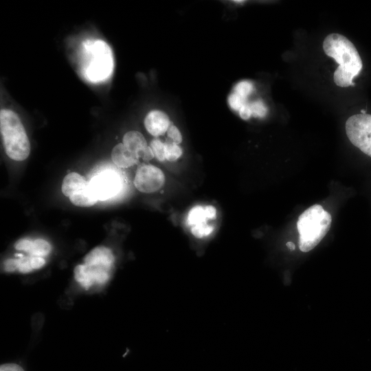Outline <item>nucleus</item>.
Wrapping results in <instances>:
<instances>
[{
  "label": "nucleus",
  "mask_w": 371,
  "mask_h": 371,
  "mask_svg": "<svg viewBox=\"0 0 371 371\" xmlns=\"http://www.w3.org/2000/svg\"><path fill=\"white\" fill-rule=\"evenodd\" d=\"M323 49L339 65L334 73L335 84L341 87L354 85L353 78L359 75L363 64L352 43L341 34H330L325 38Z\"/></svg>",
  "instance_id": "f257e3e1"
},
{
  "label": "nucleus",
  "mask_w": 371,
  "mask_h": 371,
  "mask_svg": "<svg viewBox=\"0 0 371 371\" xmlns=\"http://www.w3.org/2000/svg\"><path fill=\"white\" fill-rule=\"evenodd\" d=\"M80 69L89 82L107 80L113 70V53L109 45L100 39H87L80 49Z\"/></svg>",
  "instance_id": "f03ea898"
},
{
  "label": "nucleus",
  "mask_w": 371,
  "mask_h": 371,
  "mask_svg": "<svg viewBox=\"0 0 371 371\" xmlns=\"http://www.w3.org/2000/svg\"><path fill=\"white\" fill-rule=\"evenodd\" d=\"M331 215L320 205L306 210L298 218L299 247L303 252L313 249L329 231Z\"/></svg>",
  "instance_id": "7ed1b4c3"
},
{
  "label": "nucleus",
  "mask_w": 371,
  "mask_h": 371,
  "mask_svg": "<svg viewBox=\"0 0 371 371\" xmlns=\"http://www.w3.org/2000/svg\"><path fill=\"white\" fill-rule=\"evenodd\" d=\"M0 130L8 157L18 161L26 159L30 153V144L18 115L10 109H1Z\"/></svg>",
  "instance_id": "20e7f679"
},
{
  "label": "nucleus",
  "mask_w": 371,
  "mask_h": 371,
  "mask_svg": "<svg viewBox=\"0 0 371 371\" xmlns=\"http://www.w3.org/2000/svg\"><path fill=\"white\" fill-rule=\"evenodd\" d=\"M346 132L351 143L371 157V115L350 117L346 122Z\"/></svg>",
  "instance_id": "39448f33"
},
{
  "label": "nucleus",
  "mask_w": 371,
  "mask_h": 371,
  "mask_svg": "<svg viewBox=\"0 0 371 371\" xmlns=\"http://www.w3.org/2000/svg\"><path fill=\"white\" fill-rule=\"evenodd\" d=\"M216 216V210L212 205L193 207L187 217V223L190 228V232L196 239L208 237L213 232L214 225L208 221L214 220Z\"/></svg>",
  "instance_id": "423d86ee"
},
{
  "label": "nucleus",
  "mask_w": 371,
  "mask_h": 371,
  "mask_svg": "<svg viewBox=\"0 0 371 371\" xmlns=\"http://www.w3.org/2000/svg\"><path fill=\"white\" fill-rule=\"evenodd\" d=\"M89 190L98 200H106L116 194L120 188L118 175L112 171H104L89 181Z\"/></svg>",
  "instance_id": "0eeeda50"
},
{
  "label": "nucleus",
  "mask_w": 371,
  "mask_h": 371,
  "mask_svg": "<svg viewBox=\"0 0 371 371\" xmlns=\"http://www.w3.org/2000/svg\"><path fill=\"white\" fill-rule=\"evenodd\" d=\"M164 172L153 165L139 167L134 179V185L140 192L152 193L159 190L164 184Z\"/></svg>",
  "instance_id": "6e6552de"
},
{
  "label": "nucleus",
  "mask_w": 371,
  "mask_h": 371,
  "mask_svg": "<svg viewBox=\"0 0 371 371\" xmlns=\"http://www.w3.org/2000/svg\"><path fill=\"white\" fill-rule=\"evenodd\" d=\"M110 271L104 268L78 265L74 269L76 280L85 289L93 284H104L109 278Z\"/></svg>",
  "instance_id": "1a4fd4ad"
},
{
  "label": "nucleus",
  "mask_w": 371,
  "mask_h": 371,
  "mask_svg": "<svg viewBox=\"0 0 371 371\" xmlns=\"http://www.w3.org/2000/svg\"><path fill=\"white\" fill-rule=\"evenodd\" d=\"M84 264L95 266L111 271L114 263V256L111 250L104 246H98L91 249L85 257Z\"/></svg>",
  "instance_id": "9d476101"
},
{
  "label": "nucleus",
  "mask_w": 371,
  "mask_h": 371,
  "mask_svg": "<svg viewBox=\"0 0 371 371\" xmlns=\"http://www.w3.org/2000/svg\"><path fill=\"white\" fill-rule=\"evenodd\" d=\"M144 126L150 134L153 136H159L168 131L170 126V120L164 112L154 110L146 116Z\"/></svg>",
  "instance_id": "9b49d317"
},
{
  "label": "nucleus",
  "mask_w": 371,
  "mask_h": 371,
  "mask_svg": "<svg viewBox=\"0 0 371 371\" xmlns=\"http://www.w3.org/2000/svg\"><path fill=\"white\" fill-rule=\"evenodd\" d=\"M89 182L85 177L77 172H70L63 179L62 192L66 196L85 190L88 188Z\"/></svg>",
  "instance_id": "f8f14e48"
},
{
  "label": "nucleus",
  "mask_w": 371,
  "mask_h": 371,
  "mask_svg": "<svg viewBox=\"0 0 371 371\" xmlns=\"http://www.w3.org/2000/svg\"><path fill=\"white\" fill-rule=\"evenodd\" d=\"M136 154L130 151L123 143L115 145L111 152L113 162L120 168H128L135 164L138 161Z\"/></svg>",
  "instance_id": "ddd939ff"
},
{
  "label": "nucleus",
  "mask_w": 371,
  "mask_h": 371,
  "mask_svg": "<svg viewBox=\"0 0 371 371\" xmlns=\"http://www.w3.org/2000/svg\"><path fill=\"white\" fill-rule=\"evenodd\" d=\"M123 144L132 153L137 154L147 146L144 135L137 131H130L123 137Z\"/></svg>",
  "instance_id": "4468645a"
},
{
  "label": "nucleus",
  "mask_w": 371,
  "mask_h": 371,
  "mask_svg": "<svg viewBox=\"0 0 371 371\" xmlns=\"http://www.w3.org/2000/svg\"><path fill=\"white\" fill-rule=\"evenodd\" d=\"M69 198L74 205L79 207L92 206L98 201V199L89 191V187L87 190L76 193Z\"/></svg>",
  "instance_id": "2eb2a0df"
},
{
  "label": "nucleus",
  "mask_w": 371,
  "mask_h": 371,
  "mask_svg": "<svg viewBox=\"0 0 371 371\" xmlns=\"http://www.w3.org/2000/svg\"><path fill=\"white\" fill-rule=\"evenodd\" d=\"M52 250L51 245L45 240L38 238L32 240L29 254L34 256H45Z\"/></svg>",
  "instance_id": "dca6fc26"
},
{
  "label": "nucleus",
  "mask_w": 371,
  "mask_h": 371,
  "mask_svg": "<svg viewBox=\"0 0 371 371\" xmlns=\"http://www.w3.org/2000/svg\"><path fill=\"white\" fill-rule=\"evenodd\" d=\"M165 157L170 161L178 159L182 155V149L178 144L172 141H166L164 143Z\"/></svg>",
  "instance_id": "f3484780"
},
{
  "label": "nucleus",
  "mask_w": 371,
  "mask_h": 371,
  "mask_svg": "<svg viewBox=\"0 0 371 371\" xmlns=\"http://www.w3.org/2000/svg\"><path fill=\"white\" fill-rule=\"evenodd\" d=\"M155 157L160 161L166 159L164 143L158 139H154L150 142V146Z\"/></svg>",
  "instance_id": "a211bd4d"
},
{
  "label": "nucleus",
  "mask_w": 371,
  "mask_h": 371,
  "mask_svg": "<svg viewBox=\"0 0 371 371\" xmlns=\"http://www.w3.org/2000/svg\"><path fill=\"white\" fill-rule=\"evenodd\" d=\"M252 90V83L247 80H243L236 84L234 92L246 99V98L251 93Z\"/></svg>",
  "instance_id": "6ab92c4d"
},
{
  "label": "nucleus",
  "mask_w": 371,
  "mask_h": 371,
  "mask_svg": "<svg viewBox=\"0 0 371 371\" xmlns=\"http://www.w3.org/2000/svg\"><path fill=\"white\" fill-rule=\"evenodd\" d=\"M18 259V270L23 273H26L34 270L32 264V256H21Z\"/></svg>",
  "instance_id": "aec40b11"
},
{
  "label": "nucleus",
  "mask_w": 371,
  "mask_h": 371,
  "mask_svg": "<svg viewBox=\"0 0 371 371\" xmlns=\"http://www.w3.org/2000/svg\"><path fill=\"white\" fill-rule=\"evenodd\" d=\"M228 103L232 109L239 111L246 102L245 98L233 92L228 97Z\"/></svg>",
  "instance_id": "412c9836"
},
{
  "label": "nucleus",
  "mask_w": 371,
  "mask_h": 371,
  "mask_svg": "<svg viewBox=\"0 0 371 371\" xmlns=\"http://www.w3.org/2000/svg\"><path fill=\"white\" fill-rule=\"evenodd\" d=\"M252 115L255 117H264L267 112V109L262 101H255L250 104Z\"/></svg>",
  "instance_id": "4be33fe9"
},
{
  "label": "nucleus",
  "mask_w": 371,
  "mask_h": 371,
  "mask_svg": "<svg viewBox=\"0 0 371 371\" xmlns=\"http://www.w3.org/2000/svg\"><path fill=\"white\" fill-rule=\"evenodd\" d=\"M168 135L170 138L171 141L174 143L179 144L182 141V136L177 128L175 125H170L168 129Z\"/></svg>",
  "instance_id": "5701e85b"
},
{
  "label": "nucleus",
  "mask_w": 371,
  "mask_h": 371,
  "mask_svg": "<svg viewBox=\"0 0 371 371\" xmlns=\"http://www.w3.org/2000/svg\"><path fill=\"white\" fill-rule=\"evenodd\" d=\"M32 240L28 238H22L17 240L14 244V248L18 251L29 252Z\"/></svg>",
  "instance_id": "b1692460"
},
{
  "label": "nucleus",
  "mask_w": 371,
  "mask_h": 371,
  "mask_svg": "<svg viewBox=\"0 0 371 371\" xmlns=\"http://www.w3.org/2000/svg\"><path fill=\"white\" fill-rule=\"evenodd\" d=\"M4 270L7 272H12L18 270V259L9 258L5 260L3 263Z\"/></svg>",
  "instance_id": "393cba45"
},
{
  "label": "nucleus",
  "mask_w": 371,
  "mask_h": 371,
  "mask_svg": "<svg viewBox=\"0 0 371 371\" xmlns=\"http://www.w3.org/2000/svg\"><path fill=\"white\" fill-rule=\"evenodd\" d=\"M137 157H141L144 161H150L155 155L151 148L147 146L137 154Z\"/></svg>",
  "instance_id": "a878e982"
},
{
  "label": "nucleus",
  "mask_w": 371,
  "mask_h": 371,
  "mask_svg": "<svg viewBox=\"0 0 371 371\" xmlns=\"http://www.w3.org/2000/svg\"><path fill=\"white\" fill-rule=\"evenodd\" d=\"M0 371H25L23 368L14 363H7L1 364Z\"/></svg>",
  "instance_id": "bb28decb"
},
{
  "label": "nucleus",
  "mask_w": 371,
  "mask_h": 371,
  "mask_svg": "<svg viewBox=\"0 0 371 371\" xmlns=\"http://www.w3.org/2000/svg\"><path fill=\"white\" fill-rule=\"evenodd\" d=\"M238 111L240 117L245 120L249 119L252 115L250 104L245 103Z\"/></svg>",
  "instance_id": "cd10ccee"
},
{
  "label": "nucleus",
  "mask_w": 371,
  "mask_h": 371,
  "mask_svg": "<svg viewBox=\"0 0 371 371\" xmlns=\"http://www.w3.org/2000/svg\"><path fill=\"white\" fill-rule=\"evenodd\" d=\"M286 246H287L290 249H292V250L295 249V246L294 243H292V242H288V243H286Z\"/></svg>",
  "instance_id": "c85d7f7f"
}]
</instances>
